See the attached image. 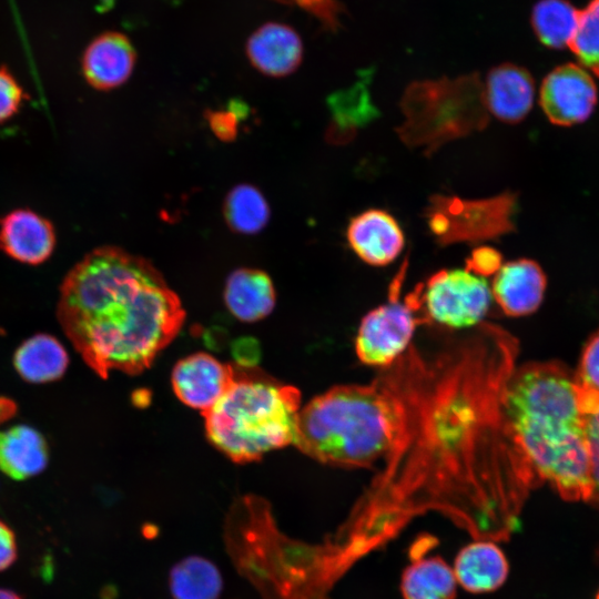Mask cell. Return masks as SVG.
Here are the masks:
<instances>
[{
  "label": "cell",
  "instance_id": "obj_1",
  "mask_svg": "<svg viewBox=\"0 0 599 599\" xmlns=\"http://www.w3.org/2000/svg\"><path fill=\"white\" fill-rule=\"evenodd\" d=\"M57 317L84 363L108 378L111 370L150 368L180 333L185 311L149 261L102 246L64 276Z\"/></svg>",
  "mask_w": 599,
  "mask_h": 599
},
{
  "label": "cell",
  "instance_id": "obj_2",
  "mask_svg": "<svg viewBox=\"0 0 599 599\" xmlns=\"http://www.w3.org/2000/svg\"><path fill=\"white\" fill-rule=\"evenodd\" d=\"M506 434L534 487L548 483L569 501L591 497L587 416L562 363L515 367L501 394Z\"/></svg>",
  "mask_w": 599,
  "mask_h": 599
},
{
  "label": "cell",
  "instance_id": "obj_3",
  "mask_svg": "<svg viewBox=\"0 0 599 599\" xmlns=\"http://www.w3.org/2000/svg\"><path fill=\"white\" fill-rule=\"evenodd\" d=\"M402 355L368 384L336 385L298 415L294 446L318 463L368 468L388 458L409 422V380Z\"/></svg>",
  "mask_w": 599,
  "mask_h": 599
},
{
  "label": "cell",
  "instance_id": "obj_4",
  "mask_svg": "<svg viewBox=\"0 0 599 599\" xmlns=\"http://www.w3.org/2000/svg\"><path fill=\"white\" fill-rule=\"evenodd\" d=\"M224 539L238 572L265 599H325L345 567L334 545L309 546L281 534L268 502L255 495L233 504Z\"/></svg>",
  "mask_w": 599,
  "mask_h": 599
},
{
  "label": "cell",
  "instance_id": "obj_5",
  "mask_svg": "<svg viewBox=\"0 0 599 599\" xmlns=\"http://www.w3.org/2000/svg\"><path fill=\"white\" fill-rule=\"evenodd\" d=\"M226 393L205 413L209 441L237 464L294 445L301 392L251 366L234 367Z\"/></svg>",
  "mask_w": 599,
  "mask_h": 599
},
{
  "label": "cell",
  "instance_id": "obj_6",
  "mask_svg": "<svg viewBox=\"0 0 599 599\" xmlns=\"http://www.w3.org/2000/svg\"><path fill=\"white\" fill-rule=\"evenodd\" d=\"M400 105L405 115L398 128L400 139L409 146H424L428 153L484 129L489 115L478 73L410 83Z\"/></svg>",
  "mask_w": 599,
  "mask_h": 599
},
{
  "label": "cell",
  "instance_id": "obj_7",
  "mask_svg": "<svg viewBox=\"0 0 599 599\" xmlns=\"http://www.w3.org/2000/svg\"><path fill=\"white\" fill-rule=\"evenodd\" d=\"M407 261L389 286L387 303L369 311L361 321L355 353L368 366L388 368L405 354L416 328L429 324L424 314L419 285L400 300Z\"/></svg>",
  "mask_w": 599,
  "mask_h": 599
},
{
  "label": "cell",
  "instance_id": "obj_8",
  "mask_svg": "<svg viewBox=\"0 0 599 599\" xmlns=\"http://www.w3.org/2000/svg\"><path fill=\"white\" fill-rule=\"evenodd\" d=\"M516 204V195L510 192L480 200L434 195L426 210V220L440 245L478 243L515 230Z\"/></svg>",
  "mask_w": 599,
  "mask_h": 599
},
{
  "label": "cell",
  "instance_id": "obj_9",
  "mask_svg": "<svg viewBox=\"0 0 599 599\" xmlns=\"http://www.w3.org/2000/svg\"><path fill=\"white\" fill-rule=\"evenodd\" d=\"M428 322L465 328L481 323L491 302L490 286L467 268L440 270L419 284Z\"/></svg>",
  "mask_w": 599,
  "mask_h": 599
},
{
  "label": "cell",
  "instance_id": "obj_10",
  "mask_svg": "<svg viewBox=\"0 0 599 599\" xmlns=\"http://www.w3.org/2000/svg\"><path fill=\"white\" fill-rule=\"evenodd\" d=\"M598 90L590 73L579 64L551 70L540 88V105L548 120L561 126L587 120L597 103Z\"/></svg>",
  "mask_w": 599,
  "mask_h": 599
},
{
  "label": "cell",
  "instance_id": "obj_11",
  "mask_svg": "<svg viewBox=\"0 0 599 599\" xmlns=\"http://www.w3.org/2000/svg\"><path fill=\"white\" fill-rule=\"evenodd\" d=\"M234 375V366L199 352L174 365L171 383L176 397L183 404L203 414L226 393Z\"/></svg>",
  "mask_w": 599,
  "mask_h": 599
},
{
  "label": "cell",
  "instance_id": "obj_12",
  "mask_svg": "<svg viewBox=\"0 0 599 599\" xmlns=\"http://www.w3.org/2000/svg\"><path fill=\"white\" fill-rule=\"evenodd\" d=\"M55 244L52 223L29 209H17L0 217V251L17 262L42 264Z\"/></svg>",
  "mask_w": 599,
  "mask_h": 599
},
{
  "label": "cell",
  "instance_id": "obj_13",
  "mask_svg": "<svg viewBox=\"0 0 599 599\" xmlns=\"http://www.w3.org/2000/svg\"><path fill=\"white\" fill-rule=\"evenodd\" d=\"M353 252L365 263L385 266L397 258L405 245L403 230L393 215L369 209L354 216L346 230Z\"/></svg>",
  "mask_w": 599,
  "mask_h": 599
},
{
  "label": "cell",
  "instance_id": "obj_14",
  "mask_svg": "<svg viewBox=\"0 0 599 599\" xmlns=\"http://www.w3.org/2000/svg\"><path fill=\"white\" fill-rule=\"evenodd\" d=\"M546 282L542 268L535 261H509L495 273L491 297L507 316L529 315L540 306Z\"/></svg>",
  "mask_w": 599,
  "mask_h": 599
},
{
  "label": "cell",
  "instance_id": "obj_15",
  "mask_svg": "<svg viewBox=\"0 0 599 599\" xmlns=\"http://www.w3.org/2000/svg\"><path fill=\"white\" fill-rule=\"evenodd\" d=\"M245 51L261 73L280 78L293 73L303 60V42L297 31L282 22H266L251 33Z\"/></svg>",
  "mask_w": 599,
  "mask_h": 599
},
{
  "label": "cell",
  "instance_id": "obj_16",
  "mask_svg": "<svg viewBox=\"0 0 599 599\" xmlns=\"http://www.w3.org/2000/svg\"><path fill=\"white\" fill-rule=\"evenodd\" d=\"M136 61L130 39L120 32L108 31L93 39L82 57L87 82L97 90H112L128 81Z\"/></svg>",
  "mask_w": 599,
  "mask_h": 599
},
{
  "label": "cell",
  "instance_id": "obj_17",
  "mask_svg": "<svg viewBox=\"0 0 599 599\" xmlns=\"http://www.w3.org/2000/svg\"><path fill=\"white\" fill-rule=\"evenodd\" d=\"M484 83L488 113L506 123H518L530 112L535 98L531 74L514 63H501L489 70Z\"/></svg>",
  "mask_w": 599,
  "mask_h": 599
},
{
  "label": "cell",
  "instance_id": "obj_18",
  "mask_svg": "<svg viewBox=\"0 0 599 599\" xmlns=\"http://www.w3.org/2000/svg\"><path fill=\"white\" fill-rule=\"evenodd\" d=\"M457 585L473 593L497 590L506 581L508 561L502 550L489 539H477L459 550L454 562Z\"/></svg>",
  "mask_w": 599,
  "mask_h": 599
},
{
  "label": "cell",
  "instance_id": "obj_19",
  "mask_svg": "<svg viewBox=\"0 0 599 599\" xmlns=\"http://www.w3.org/2000/svg\"><path fill=\"white\" fill-rule=\"evenodd\" d=\"M49 461L43 435L29 425H14L0 432V470L14 480L41 474Z\"/></svg>",
  "mask_w": 599,
  "mask_h": 599
},
{
  "label": "cell",
  "instance_id": "obj_20",
  "mask_svg": "<svg viewBox=\"0 0 599 599\" xmlns=\"http://www.w3.org/2000/svg\"><path fill=\"white\" fill-rule=\"evenodd\" d=\"M224 302L231 314L245 323L271 314L276 294L271 277L261 270L238 268L227 277Z\"/></svg>",
  "mask_w": 599,
  "mask_h": 599
},
{
  "label": "cell",
  "instance_id": "obj_21",
  "mask_svg": "<svg viewBox=\"0 0 599 599\" xmlns=\"http://www.w3.org/2000/svg\"><path fill=\"white\" fill-rule=\"evenodd\" d=\"M69 364L64 346L54 336L39 333L21 343L13 355V366L21 378L42 384L61 378Z\"/></svg>",
  "mask_w": 599,
  "mask_h": 599
},
{
  "label": "cell",
  "instance_id": "obj_22",
  "mask_svg": "<svg viewBox=\"0 0 599 599\" xmlns=\"http://www.w3.org/2000/svg\"><path fill=\"white\" fill-rule=\"evenodd\" d=\"M456 590L453 568L438 556L416 558L400 579L404 599H455Z\"/></svg>",
  "mask_w": 599,
  "mask_h": 599
},
{
  "label": "cell",
  "instance_id": "obj_23",
  "mask_svg": "<svg viewBox=\"0 0 599 599\" xmlns=\"http://www.w3.org/2000/svg\"><path fill=\"white\" fill-rule=\"evenodd\" d=\"M169 587L173 599H219L223 578L214 562L192 555L171 568Z\"/></svg>",
  "mask_w": 599,
  "mask_h": 599
},
{
  "label": "cell",
  "instance_id": "obj_24",
  "mask_svg": "<svg viewBox=\"0 0 599 599\" xmlns=\"http://www.w3.org/2000/svg\"><path fill=\"white\" fill-rule=\"evenodd\" d=\"M579 12L568 0H539L531 10L532 31L546 48L564 49L576 32Z\"/></svg>",
  "mask_w": 599,
  "mask_h": 599
},
{
  "label": "cell",
  "instance_id": "obj_25",
  "mask_svg": "<svg viewBox=\"0 0 599 599\" xmlns=\"http://www.w3.org/2000/svg\"><path fill=\"white\" fill-rule=\"evenodd\" d=\"M229 226L241 234L260 232L270 219V207L263 194L253 185L235 186L224 202Z\"/></svg>",
  "mask_w": 599,
  "mask_h": 599
},
{
  "label": "cell",
  "instance_id": "obj_26",
  "mask_svg": "<svg viewBox=\"0 0 599 599\" xmlns=\"http://www.w3.org/2000/svg\"><path fill=\"white\" fill-rule=\"evenodd\" d=\"M568 47L583 69L599 77V0H591L579 12L578 26Z\"/></svg>",
  "mask_w": 599,
  "mask_h": 599
},
{
  "label": "cell",
  "instance_id": "obj_27",
  "mask_svg": "<svg viewBox=\"0 0 599 599\" xmlns=\"http://www.w3.org/2000/svg\"><path fill=\"white\" fill-rule=\"evenodd\" d=\"M573 382L579 406L588 416L599 408V329L582 352Z\"/></svg>",
  "mask_w": 599,
  "mask_h": 599
},
{
  "label": "cell",
  "instance_id": "obj_28",
  "mask_svg": "<svg viewBox=\"0 0 599 599\" xmlns=\"http://www.w3.org/2000/svg\"><path fill=\"white\" fill-rule=\"evenodd\" d=\"M247 106L243 102L233 101L225 110H215L207 114V122L213 133L223 141L236 138L240 122L247 115Z\"/></svg>",
  "mask_w": 599,
  "mask_h": 599
},
{
  "label": "cell",
  "instance_id": "obj_29",
  "mask_svg": "<svg viewBox=\"0 0 599 599\" xmlns=\"http://www.w3.org/2000/svg\"><path fill=\"white\" fill-rule=\"evenodd\" d=\"M26 99L27 94L14 77L0 68V123L11 119Z\"/></svg>",
  "mask_w": 599,
  "mask_h": 599
},
{
  "label": "cell",
  "instance_id": "obj_30",
  "mask_svg": "<svg viewBox=\"0 0 599 599\" xmlns=\"http://www.w3.org/2000/svg\"><path fill=\"white\" fill-rule=\"evenodd\" d=\"M587 438L590 458L591 497L599 506V408L587 416Z\"/></svg>",
  "mask_w": 599,
  "mask_h": 599
},
{
  "label": "cell",
  "instance_id": "obj_31",
  "mask_svg": "<svg viewBox=\"0 0 599 599\" xmlns=\"http://www.w3.org/2000/svg\"><path fill=\"white\" fill-rule=\"evenodd\" d=\"M501 254L490 246L476 247L467 258L466 268L470 272L486 277L495 274L502 265Z\"/></svg>",
  "mask_w": 599,
  "mask_h": 599
},
{
  "label": "cell",
  "instance_id": "obj_32",
  "mask_svg": "<svg viewBox=\"0 0 599 599\" xmlns=\"http://www.w3.org/2000/svg\"><path fill=\"white\" fill-rule=\"evenodd\" d=\"M293 2L314 14L332 30L337 28L338 16L344 11V7L337 0H293Z\"/></svg>",
  "mask_w": 599,
  "mask_h": 599
},
{
  "label": "cell",
  "instance_id": "obj_33",
  "mask_svg": "<svg viewBox=\"0 0 599 599\" xmlns=\"http://www.w3.org/2000/svg\"><path fill=\"white\" fill-rule=\"evenodd\" d=\"M18 558V544L14 531L0 519V571L10 568Z\"/></svg>",
  "mask_w": 599,
  "mask_h": 599
},
{
  "label": "cell",
  "instance_id": "obj_34",
  "mask_svg": "<svg viewBox=\"0 0 599 599\" xmlns=\"http://www.w3.org/2000/svg\"><path fill=\"white\" fill-rule=\"evenodd\" d=\"M408 461H412V463H418L417 466H413V465H408V466H404V467H389L388 471L387 473H396V471H400V473H404V471H410V470H415V469H418L424 465V461H419V460H416L414 458H408ZM382 485V484H380ZM378 500V499H377ZM376 501V500H375ZM385 507V506H384ZM383 508V507H382ZM380 508V509H382ZM379 510V509H378ZM376 510V511H378ZM375 511V512H376ZM373 512V514H375ZM373 525V528H377V530H380L382 529V532L385 531V525H390V530L393 529V525H396L398 522H396L395 520H393L390 517H388L384 510L378 515L376 516L373 521L370 522Z\"/></svg>",
  "mask_w": 599,
  "mask_h": 599
},
{
  "label": "cell",
  "instance_id": "obj_35",
  "mask_svg": "<svg viewBox=\"0 0 599 599\" xmlns=\"http://www.w3.org/2000/svg\"><path fill=\"white\" fill-rule=\"evenodd\" d=\"M0 599H22V597L13 590L0 588Z\"/></svg>",
  "mask_w": 599,
  "mask_h": 599
},
{
  "label": "cell",
  "instance_id": "obj_36",
  "mask_svg": "<svg viewBox=\"0 0 599 599\" xmlns=\"http://www.w3.org/2000/svg\"><path fill=\"white\" fill-rule=\"evenodd\" d=\"M596 599H599V591H598V593H597V596H596Z\"/></svg>",
  "mask_w": 599,
  "mask_h": 599
}]
</instances>
